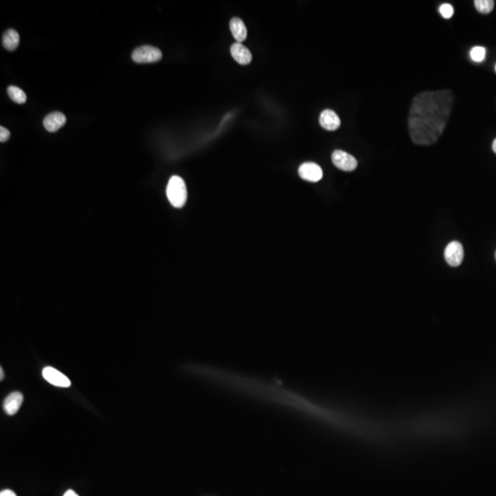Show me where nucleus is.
I'll use <instances>...</instances> for the list:
<instances>
[{"instance_id":"a211bd4d","label":"nucleus","mask_w":496,"mask_h":496,"mask_svg":"<svg viewBox=\"0 0 496 496\" xmlns=\"http://www.w3.org/2000/svg\"><path fill=\"white\" fill-rule=\"evenodd\" d=\"M10 137V132L6 130L4 127H0V142L5 143Z\"/></svg>"},{"instance_id":"1a4fd4ad","label":"nucleus","mask_w":496,"mask_h":496,"mask_svg":"<svg viewBox=\"0 0 496 496\" xmlns=\"http://www.w3.org/2000/svg\"><path fill=\"white\" fill-rule=\"evenodd\" d=\"M66 121V117L65 114L61 112H53L50 113L44 118L43 120V126L48 132H54L58 131L60 128L65 125Z\"/></svg>"},{"instance_id":"f8f14e48","label":"nucleus","mask_w":496,"mask_h":496,"mask_svg":"<svg viewBox=\"0 0 496 496\" xmlns=\"http://www.w3.org/2000/svg\"><path fill=\"white\" fill-rule=\"evenodd\" d=\"M230 29L237 42H244L247 37V30L244 21L239 18H233L230 21Z\"/></svg>"},{"instance_id":"20e7f679","label":"nucleus","mask_w":496,"mask_h":496,"mask_svg":"<svg viewBox=\"0 0 496 496\" xmlns=\"http://www.w3.org/2000/svg\"><path fill=\"white\" fill-rule=\"evenodd\" d=\"M332 161L336 168L347 172L353 171L358 167L357 159L342 150L334 151L332 154Z\"/></svg>"},{"instance_id":"412c9836","label":"nucleus","mask_w":496,"mask_h":496,"mask_svg":"<svg viewBox=\"0 0 496 496\" xmlns=\"http://www.w3.org/2000/svg\"><path fill=\"white\" fill-rule=\"evenodd\" d=\"M3 379H4V371H3V369L1 368V369H0V380L2 381Z\"/></svg>"},{"instance_id":"423d86ee","label":"nucleus","mask_w":496,"mask_h":496,"mask_svg":"<svg viewBox=\"0 0 496 496\" xmlns=\"http://www.w3.org/2000/svg\"><path fill=\"white\" fill-rule=\"evenodd\" d=\"M42 376L48 382L57 387L67 388L71 386V382L67 377L52 367H46L42 371Z\"/></svg>"},{"instance_id":"aec40b11","label":"nucleus","mask_w":496,"mask_h":496,"mask_svg":"<svg viewBox=\"0 0 496 496\" xmlns=\"http://www.w3.org/2000/svg\"><path fill=\"white\" fill-rule=\"evenodd\" d=\"M64 496H79L77 495L75 492L73 490H68L66 492V494L64 495Z\"/></svg>"},{"instance_id":"2eb2a0df","label":"nucleus","mask_w":496,"mask_h":496,"mask_svg":"<svg viewBox=\"0 0 496 496\" xmlns=\"http://www.w3.org/2000/svg\"><path fill=\"white\" fill-rule=\"evenodd\" d=\"M474 6L479 12L483 13V14H488L494 9L495 1L494 0H475Z\"/></svg>"},{"instance_id":"4468645a","label":"nucleus","mask_w":496,"mask_h":496,"mask_svg":"<svg viewBox=\"0 0 496 496\" xmlns=\"http://www.w3.org/2000/svg\"><path fill=\"white\" fill-rule=\"evenodd\" d=\"M7 94L13 101L16 102L18 104H23L27 100V96H26L24 91L20 90L18 87H15V86L8 87L7 88Z\"/></svg>"},{"instance_id":"ddd939ff","label":"nucleus","mask_w":496,"mask_h":496,"mask_svg":"<svg viewBox=\"0 0 496 496\" xmlns=\"http://www.w3.org/2000/svg\"><path fill=\"white\" fill-rule=\"evenodd\" d=\"M2 43H3L4 48H6L8 51H14L19 44V34H18V31H16L13 29L6 30V32L3 34Z\"/></svg>"},{"instance_id":"9d476101","label":"nucleus","mask_w":496,"mask_h":496,"mask_svg":"<svg viewBox=\"0 0 496 496\" xmlns=\"http://www.w3.org/2000/svg\"><path fill=\"white\" fill-rule=\"evenodd\" d=\"M231 54L233 59L240 65H248L252 61V54L250 51L240 42H235L231 46Z\"/></svg>"},{"instance_id":"b1692460","label":"nucleus","mask_w":496,"mask_h":496,"mask_svg":"<svg viewBox=\"0 0 496 496\" xmlns=\"http://www.w3.org/2000/svg\"></svg>"},{"instance_id":"f3484780","label":"nucleus","mask_w":496,"mask_h":496,"mask_svg":"<svg viewBox=\"0 0 496 496\" xmlns=\"http://www.w3.org/2000/svg\"><path fill=\"white\" fill-rule=\"evenodd\" d=\"M439 13L442 15L444 18H450L454 14V8L450 4L445 3L439 7Z\"/></svg>"},{"instance_id":"9b49d317","label":"nucleus","mask_w":496,"mask_h":496,"mask_svg":"<svg viewBox=\"0 0 496 496\" xmlns=\"http://www.w3.org/2000/svg\"><path fill=\"white\" fill-rule=\"evenodd\" d=\"M22 401H23L22 394L19 392H14L8 395L4 400L3 408L7 414L13 415L19 410Z\"/></svg>"},{"instance_id":"0eeeda50","label":"nucleus","mask_w":496,"mask_h":496,"mask_svg":"<svg viewBox=\"0 0 496 496\" xmlns=\"http://www.w3.org/2000/svg\"><path fill=\"white\" fill-rule=\"evenodd\" d=\"M299 177L302 180L310 182H317L323 178V170L315 163H304L299 168Z\"/></svg>"},{"instance_id":"6e6552de","label":"nucleus","mask_w":496,"mask_h":496,"mask_svg":"<svg viewBox=\"0 0 496 496\" xmlns=\"http://www.w3.org/2000/svg\"><path fill=\"white\" fill-rule=\"evenodd\" d=\"M320 125L327 131H335L341 125L340 118L332 109H324L319 118Z\"/></svg>"},{"instance_id":"5701e85b","label":"nucleus","mask_w":496,"mask_h":496,"mask_svg":"<svg viewBox=\"0 0 496 496\" xmlns=\"http://www.w3.org/2000/svg\"></svg>"},{"instance_id":"7ed1b4c3","label":"nucleus","mask_w":496,"mask_h":496,"mask_svg":"<svg viewBox=\"0 0 496 496\" xmlns=\"http://www.w3.org/2000/svg\"><path fill=\"white\" fill-rule=\"evenodd\" d=\"M132 60L138 64H149L161 60L162 52L158 48L144 45L135 49L132 54Z\"/></svg>"},{"instance_id":"f257e3e1","label":"nucleus","mask_w":496,"mask_h":496,"mask_svg":"<svg viewBox=\"0 0 496 496\" xmlns=\"http://www.w3.org/2000/svg\"><path fill=\"white\" fill-rule=\"evenodd\" d=\"M454 101V95L449 90L424 91L413 98L408 117L413 144H436L448 124Z\"/></svg>"},{"instance_id":"6ab92c4d","label":"nucleus","mask_w":496,"mask_h":496,"mask_svg":"<svg viewBox=\"0 0 496 496\" xmlns=\"http://www.w3.org/2000/svg\"><path fill=\"white\" fill-rule=\"evenodd\" d=\"M0 496H17L16 494L11 490H4L0 493Z\"/></svg>"},{"instance_id":"f03ea898","label":"nucleus","mask_w":496,"mask_h":496,"mask_svg":"<svg viewBox=\"0 0 496 496\" xmlns=\"http://www.w3.org/2000/svg\"><path fill=\"white\" fill-rule=\"evenodd\" d=\"M167 196L175 208H182L188 198V192L184 180L179 176H173L167 188Z\"/></svg>"},{"instance_id":"dca6fc26","label":"nucleus","mask_w":496,"mask_h":496,"mask_svg":"<svg viewBox=\"0 0 496 496\" xmlns=\"http://www.w3.org/2000/svg\"><path fill=\"white\" fill-rule=\"evenodd\" d=\"M471 58L476 63H481L485 59L486 50L482 46H475L471 51Z\"/></svg>"},{"instance_id":"39448f33","label":"nucleus","mask_w":496,"mask_h":496,"mask_svg":"<svg viewBox=\"0 0 496 496\" xmlns=\"http://www.w3.org/2000/svg\"><path fill=\"white\" fill-rule=\"evenodd\" d=\"M445 259L451 267H459L464 258L463 246L460 242L449 243L445 249Z\"/></svg>"},{"instance_id":"4be33fe9","label":"nucleus","mask_w":496,"mask_h":496,"mask_svg":"<svg viewBox=\"0 0 496 496\" xmlns=\"http://www.w3.org/2000/svg\"><path fill=\"white\" fill-rule=\"evenodd\" d=\"M493 150H494V152L496 154V139L494 141V143H493Z\"/></svg>"}]
</instances>
